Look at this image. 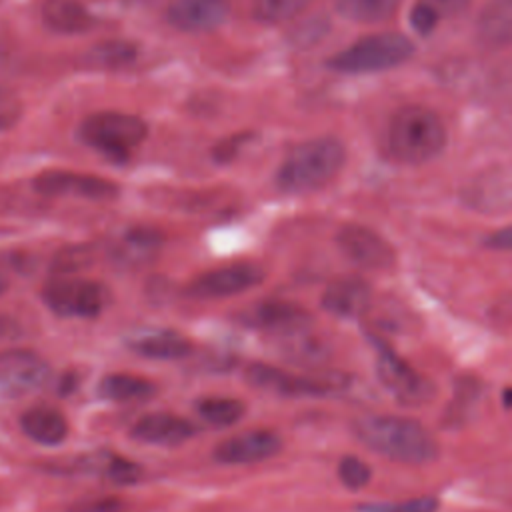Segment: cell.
<instances>
[{
    "label": "cell",
    "instance_id": "cell-1",
    "mask_svg": "<svg viewBox=\"0 0 512 512\" xmlns=\"http://www.w3.org/2000/svg\"><path fill=\"white\" fill-rule=\"evenodd\" d=\"M354 432L370 450L404 464H424L438 456L434 436L416 420L374 414L356 420Z\"/></svg>",
    "mask_w": 512,
    "mask_h": 512
},
{
    "label": "cell",
    "instance_id": "cell-2",
    "mask_svg": "<svg viewBox=\"0 0 512 512\" xmlns=\"http://www.w3.org/2000/svg\"><path fill=\"white\" fill-rule=\"evenodd\" d=\"M346 162L344 144L320 136L294 146L276 172V186L286 194H308L336 178Z\"/></svg>",
    "mask_w": 512,
    "mask_h": 512
},
{
    "label": "cell",
    "instance_id": "cell-3",
    "mask_svg": "<svg viewBox=\"0 0 512 512\" xmlns=\"http://www.w3.org/2000/svg\"><path fill=\"white\" fill-rule=\"evenodd\" d=\"M446 146V126L442 118L418 104L402 106L394 112L386 130V150L400 164H424L436 158Z\"/></svg>",
    "mask_w": 512,
    "mask_h": 512
},
{
    "label": "cell",
    "instance_id": "cell-4",
    "mask_svg": "<svg viewBox=\"0 0 512 512\" xmlns=\"http://www.w3.org/2000/svg\"><path fill=\"white\" fill-rule=\"evenodd\" d=\"M414 54V42L398 32L364 36L328 58V68L342 74H372L402 66Z\"/></svg>",
    "mask_w": 512,
    "mask_h": 512
},
{
    "label": "cell",
    "instance_id": "cell-5",
    "mask_svg": "<svg viewBox=\"0 0 512 512\" xmlns=\"http://www.w3.org/2000/svg\"><path fill=\"white\" fill-rule=\"evenodd\" d=\"M78 134L82 142L108 158L126 160L148 136V124L130 112L100 110L86 116Z\"/></svg>",
    "mask_w": 512,
    "mask_h": 512
},
{
    "label": "cell",
    "instance_id": "cell-6",
    "mask_svg": "<svg viewBox=\"0 0 512 512\" xmlns=\"http://www.w3.org/2000/svg\"><path fill=\"white\" fill-rule=\"evenodd\" d=\"M44 304L64 318H94L106 306V290L96 280L58 276L42 288Z\"/></svg>",
    "mask_w": 512,
    "mask_h": 512
},
{
    "label": "cell",
    "instance_id": "cell-7",
    "mask_svg": "<svg viewBox=\"0 0 512 512\" xmlns=\"http://www.w3.org/2000/svg\"><path fill=\"white\" fill-rule=\"evenodd\" d=\"M376 348V374L382 386L406 406H418L432 398V384L402 360L386 342L372 338Z\"/></svg>",
    "mask_w": 512,
    "mask_h": 512
},
{
    "label": "cell",
    "instance_id": "cell-8",
    "mask_svg": "<svg viewBox=\"0 0 512 512\" xmlns=\"http://www.w3.org/2000/svg\"><path fill=\"white\" fill-rule=\"evenodd\" d=\"M246 380L282 396H328L346 386L344 376H294L270 364L248 366Z\"/></svg>",
    "mask_w": 512,
    "mask_h": 512
},
{
    "label": "cell",
    "instance_id": "cell-9",
    "mask_svg": "<svg viewBox=\"0 0 512 512\" xmlns=\"http://www.w3.org/2000/svg\"><path fill=\"white\" fill-rule=\"evenodd\" d=\"M50 380V366L34 352H0V398H20L40 390Z\"/></svg>",
    "mask_w": 512,
    "mask_h": 512
},
{
    "label": "cell",
    "instance_id": "cell-10",
    "mask_svg": "<svg viewBox=\"0 0 512 512\" xmlns=\"http://www.w3.org/2000/svg\"><path fill=\"white\" fill-rule=\"evenodd\" d=\"M32 186L44 196H74L86 200H110L118 196V186L94 174L68 170H44L34 176Z\"/></svg>",
    "mask_w": 512,
    "mask_h": 512
},
{
    "label": "cell",
    "instance_id": "cell-11",
    "mask_svg": "<svg viewBox=\"0 0 512 512\" xmlns=\"http://www.w3.org/2000/svg\"><path fill=\"white\" fill-rule=\"evenodd\" d=\"M340 252L354 264L368 270H388L396 262L392 246L372 228L360 224H346L336 236Z\"/></svg>",
    "mask_w": 512,
    "mask_h": 512
},
{
    "label": "cell",
    "instance_id": "cell-12",
    "mask_svg": "<svg viewBox=\"0 0 512 512\" xmlns=\"http://www.w3.org/2000/svg\"><path fill=\"white\" fill-rule=\"evenodd\" d=\"M262 270L254 264H230L196 276L188 292L194 298H228L246 292L262 282Z\"/></svg>",
    "mask_w": 512,
    "mask_h": 512
},
{
    "label": "cell",
    "instance_id": "cell-13",
    "mask_svg": "<svg viewBox=\"0 0 512 512\" xmlns=\"http://www.w3.org/2000/svg\"><path fill=\"white\" fill-rule=\"evenodd\" d=\"M282 448V440L272 430H246L224 438L214 448L220 464H254L272 458Z\"/></svg>",
    "mask_w": 512,
    "mask_h": 512
},
{
    "label": "cell",
    "instance_id": "cell-14",
    "mask_svg": "<svg viewBox=\"0 0 512 512\" xmlns=\"http://www.w3.org/2000/svg\"><path fill=\"white\" fill-rule=\"evenodd\" d=\"M230 16L228 0H174L166 20L182 32L202 34L220 28Z\"/></svg>",
    "mask_w": 512,
    "mask_h": 512
},
{
    "label": "cell",
    "instance_id": "cell-15",
    "mask_svg": "<svg viewBox=\"0 0 512 512\" xmlns=\"http://www.w3.org/2000/svg\"><path fill=\"white\" fill-rule=\"evenodd\" d=\"M130 434L144 444L178 446L196 434V426L190 420L170 412H152L138 418Z\"/></svg>",
    "mask_w": 512,
    "mask_h": 512
},
{
    "label": "cell",
    "instance_id": "cell-16",
    "mask_svg": "<svg viewBox=\"0 0 512 512\" xmlns=\"http://www.w3.org/2000/svg\"><path fill=\"white\" fill-rule=\"evenodd\" d=\"M370 286L358 278L332 282L322 294V308L340 318H356L370 304Z\"/></svg>",
    "mask_w": 512,
    "mask_h": 512
},
{
    "label": "cell",
    "instance_id": "cell-17",
    "mask_svg": "<svg viewBox=\"0 0 512 512\" xmlns=\"http://www.w3.org/2000/svg\"><path fill=\"white\" fill-rule=\"evenodd\" d=\"M126 346L152 360H176L192 350L190 340L176 330H144L128 338Z\"/></svg>",
    "mask_w": 512,
    "mask_h": 512
},
{
    "label": "cell",
    "instance_id": "cell-18",
    "mask_svg": "<svg viewBox=\"0 0 512 512\" xmlns=\"http://www.w3.org/2000/svg\"><path fill=\"white\" fill-rule=\"evenodd\" d=\"M40 14L46 28L58 34H82L96 24L94 14L80 0H44Z\"/></svg>",
    "mask_w": 512,
    "mask_h": 512
},
{
    "label": "cell",
    "instance_id": "cell-19",
    "mask_svg": "<svg viewBox=\"0 0 512 512\" xmlns=\"http://www.w3.org/2000/svg\"><path fill=\"white\" fill-rule=\"evenodd\" d=\"M20 426L30 440L42 446H56L68 436V420L52 406L28 408L20 418Z\"/></svg>",
    "mask_w": 512,
    "mask_h": 512
},
{
    "label": "cell",
    "instance_id": "cell-20",
    "mask_svg": "<svg viewBox=\"0 0 512 512\" xmlns=\"http://www.w3.org/2000/svg\"><path fill=\"white\" fill-rule=\"evenodd\" d=\"M258 326L274 332L278 338L310 328V316L290 302H266L256 308Z\"/></svg>",
    "mask_w": 512,
    "mask_h": 512
},
{
    "label": "cell",
    "instance_id": "cell-21",
    "mask_svg": "<svg viewBox=\"0 0 512 512\" xmlns=\"http://www.w3.org/2000/svg\"><path fill=\"white\" fill-rule=\"evenodd\" d=\"M160 248V236L148 228H130L118 236L112 246L114 260L126 266H140L154 258Z\"/></svg>",
    "mask_w": 512,
    "mask_h": 512
},
{
    "label": "cell",
    "instance_id": "cell-22",
    "mask_svg": "<svg viewBox=\"0 0 512 512\" xmlns=\"http://www.w3.org/2000/svg\"><path fill=\"white\" fill-rule=\"evenodd\" d=\"M98 394L112 402L144 400L154 394V384L134 374H108L98 384Z\"/></svg>",
    "mask_w": 512,
    "mask_h": 512
},
{
    "label": "cell",
    "instance_id": "cell-23",
    "mask_svg": "<svg viewBox=\"0 0 512 512\" xmlns=\"http://www.w3.org/2000/svg\"><path fill=\"white\" fill-rule=\"evenodd\" d=\"M138 56V46L130 40L122 38H110V40H100L92 44L84 56L86 64L92 68H120L130 64Z\"/></svg>",
    "mask_w": 512,
    "mask_h": 512
},
{
    "label": "cell",
    "instance_id": "cell-24",
    "mask_svg": "<svg viewBox=\"0 0 512 512\" xmlns=\"http://www.w3.org/2000/svg\"><path fill=\"white\" fill-rule=\"evenodd\" d=\"M400 0H334L340 16L360 24H376L390 18Z\"/></svg>",
    "mask_w": 512,
    "mask_h": 512
},
{
    "label": "cell",
    "instance_id": "cell-25",
    "mask_svg": "<svg viewBox=\"0 0 512 512\" xmlns=\"http://www.w3.org/2000/svg\"><path fill=\"white\" fill-rule=\"evenodd\" d=\"M196 412L198 416L208 422L210 426H232L236 424L246 408L240 400L236 398H226V396H208V398H202L196 402Z\"/></svg>",
    "mask_w": 512,
    "mask_h": 512
},
{
    "label": "cell",
    "instance_id": "cell-26",
    "mask_svg": "<svg viewBox=\"0 0 512 512\" xmlns=\"http://www.w3.org/2000/svg\"><path fill=\"white\" fill-rule=\"evenodd\" d=\"M482 36L492 44L512 42V2L492 6L480 20Z\"/></svg>",
    "mask_w": 512,
    "mask_h": 512
},
{
    "label": "cell",
    "instance_id": "cell-27",
    "mask_svg": "<svg viewBox=\"0 0 512 512\" xmlns=\"http://www.w3.org/2000/svg\"><path fill=\"white\" fill-rule=\"evenodd\" d=\"M312 0H254L252 10L256 20L264 24H280L298 16Z\"/></svg>",
    "mask_w": 512,
    "mask_h": 512
},
{
    "label": "cell",
    "instance_id": "cell-28",
    "mask_svg": "<svg viewBox=\"0 0 512 512\" xmlns=\"http://www.w3.org/2000/svg\"><path fill=\"white\" fill-rule=\"evenodd\" d=\"M338 476L342 484L348 486L350 490H360L370 480V468L364 460L356 456H346L338 464Z\"/></svg>",
    "mask_w": 512,
    "mask_h": 512
},
{
    "label": "cell",
    "instance_id": "cell-29",
    "mask_svg": "<svg viewBox=\"0 0 512 512\" xmlns=\"http://www.w3.org/2000/svg\"><path fill=\"white\" fill-rule=\"evenodd\" d=\"M22 114L24 106L20 96L12 88L0 84V132L14 128L20 122Z\"/></svg>",
    "mask_w": 512,
    "mask_h": 512
},
{
    "label": "cell",
    "instance_id": "cell-30",
    "mask_svg": "<svg viewBox=\"0 0 512 512\" xmlns=\"http://www.w3.org/2000/svg\"><path fill=\"white\" fill-rule=\"evenodd\" d=\"M360 512H436L438 500L432 496H422L406 502H394V504H366L358 508Z\"/></svg>",
    "mask_w": 512,
    "mask_h": 512
},
{
    "label": "cell",
    "instance_id": "cell-31",
    "mask_svg": "<svg viewBox=\"0 0 512 512\" xmlns=\"http://www.w3.org/2000/svg\"><path fill=\"white\" fill-rule=\"evenodd\" d=\"M102 472L106 478L118 484H130L140 478V468L138 464L122 458V456H108L106 462L102 464Z\"/></svg>",
    "mask_w": 512,
    "mask_h": 512
},
{
    "label": "cell",
    "instance_id": "cell-32",
    "mask_svg": "<svg viewBox=\"0 0 512 512\" xmlns=\"http://www.w3.org/2000/svg\"><path fill=\"white\" fill-rule=\"evenodd\" d=\"M438 18H440V16H438L430 6L422 4V2H418V4L412 8V12H410V24H412V28H414L418 34H422V36L430 34V32L436 28Z\"/></svg>",
    "mask_w": 512,
    "mask_h": 512
},
{
    "label": "cell",
    "instance_id": "cell-33",
    "mask_svg": "<svg viewBox=\"0 0 512 512\" xmlns=\"http://www.w3.org/2000/svg\"><path fill=\"white\" fill-rule=\"evenodd\" d=\"M122 502L116 498H96V500H86L80 504H74L68 512H120Z\"/></svg>",
    "mask_w": 512,
    "mask_h": 512
},
{
    "label": "cell",
    "instance_id": "cell-34",
    "mask_svg": "<svg viewBox=\"0 0 512 512\" xmlns=\"http://www.w3.org/2000/svg\"><path fill=\"white\" fill-rule=\"evenodd\" d=\"M420 2L430 6L438 16H456L462 10H466V6L470 4V0H420Z\"/></svg>",
    "mask_w": 512,
    "mask_h": 512
},
{
    "label": "cell",
    "instance_id": "cell-35",
    "mask_svg": "<svg viewBox=\"0 0 512 512\" xmlns=\"http://www.w3.org/2000/svg\"><path fill=\"white\" fill-rule=\"evenodd\" d=\"M484 244L492 250H512V224L494 230L490 236L484 238Z\"/></svg>",
    "mask_w": 512,
    "mask_h": 512
},
{
    "label": "cell",
    "instance_id": "cell-36",
    "mask_svg": "<svg viewBox=\"0 0 512 512\" xmlns=\"http://www.w3.org/2000/svg\"><path fill=\"white\" fill-rule=\"evenodd\" d=\"M504 404H506L508 408H512V388H508V390L504 392Z\"/></svg>",
    "mask_w": 512,
    "mask_h": 512
},
{
    "label": "cell",
    "instance_id": "cell-37",
    "mask_svg": "<svg viewBox=\"0 0 512 512\" xmlns=\"http://www.w3.org/2000/svg\"><path fill=\"white\" fill-rule=\"evenodd\" d=\"M6 290V280H4V276L0 274V294Z\"/></svg>",
    "mask_w": 512,
    "mask_h": 512
}]
</instances>
